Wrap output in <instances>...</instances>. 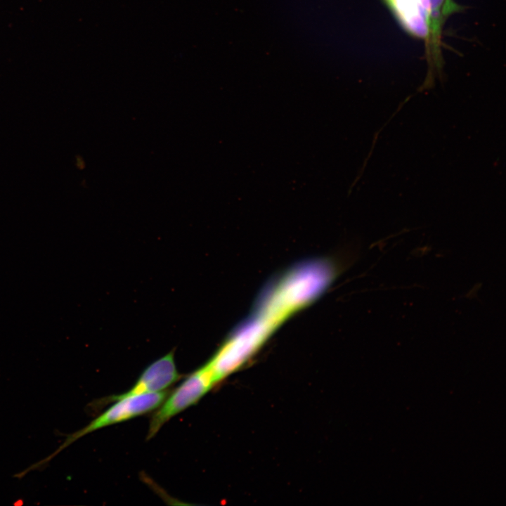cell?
Listing matches in <instances>:
<instances>
[{
    "mask_svg": "<svg viewBox=\"0 0 506 506\" xmlns=\"http://www.w3.org/2000/svg\"><path fill=\"white\" fill-rule=\"evenodd\" d=\"M403 27L424 39L433 68H441L440 41L446 19L460 7L453 0H384Z\"/></svg>",
    "mask_w": 506,
    "mask_h": 506,
    "instance_id": "obj_1",
    "label": "cell"
},
{
    "mask_svg": "<svg viewBox=\"0 0 506 506\" xmlns=\"http://www.w3.org/2000/svg\"><path fill=\"white\" fill-rule=\"evenodd\" d=\"M167 391L136 394L115 399L114 403L83 428L67 434L64 441L51 455L20 472L23 476L32 470L44 467L60 452L84 436L99 429L126 421L157 409L167 396Z\"/></svg>",
    "mask_w": 506,
    "mask_h": 506,
    "instance_id": "obj_2",
    "label": "cell"
},
{
    "mask_svg": "<svg viewBox=\"0 0 506 506\" xmlns=\"http://www.w3.org/2000/svg\"><path fill=\"white\" fill-rule=\"evenodd\" d=\"M214 384L205 365L187 376L153 413L147 439L153 438L171 417L195 405Z\"/></svg>",
    "mask_w": 506,
    "mask_h": 506,
    "instance_id": "obj_3",
    "label": "cell"
},
{
    "mask_svg": "<svg viewBox=\"0 0 506 506\" xmlns=\"http://www.w3.org/2000/svg\"><path fill=\"white\" fill-rule=\"evenodd\" d=\"M180 377L175 363L174 353L171 351L150 363L128 391L98 400L92 406L105 405L112 403L116 398L131 395L164 391L178 381Z\"/></svg>",
    "mask_w": 506,
    "mask_h": 506,
    "instance_id": "obj_4",
    "label": "cell"
}]
</instances>
